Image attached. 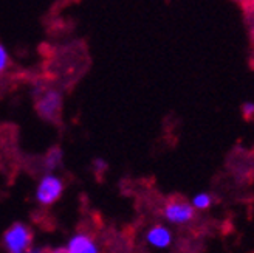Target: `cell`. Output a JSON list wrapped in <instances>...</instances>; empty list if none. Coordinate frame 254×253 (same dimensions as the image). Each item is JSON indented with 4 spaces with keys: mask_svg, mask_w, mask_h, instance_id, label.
<instances>
[{
    "mask_svg": "<svg viewBox=\"0 0 254 253\" xmlns=\"http://www.w3.org/2000/svg\"><path fill=\"white\" fill-rule=\"evenodd\" d=\"M33 95L36 98V112L44 121L58 123L62 113L64 96L53 87H45L42 84H36L33 88Z\"/></svg>",
    "mask_w": 254,
    "mask_h": 253,
    "instance_id": "6da1fadb",
    "label": "cell"
},
{
    "mask_svg": "<svg viewBox=\"0 0 254 253\" xmlns=\"http://www.w3.org/2000/svg\"><path fill=\"white\" fill-rule=\"evenodd\" d=\"M34 235L31 229L23 222L9 225L2 236V246L6 253H27L33 247Z\"/></svg>",
    "mask_w": 254,
    "mask_h": 253,
    "instance_id": "7a4b0ae2",
    "label": "cell"
},
{
    "mask_svg": "<svg viewBox=\"0 0 254 253\" xmlns=\"http://www.w3.org/2000/svg\"><path fill=\"white\" fill-rule=\"evenodd\" d=\"M64 193V182L55 172H45L36 188V200L42 207L55 205L62 197Z\"/></svg>",
    "mask_w": 254,
    "mask_h": 253,
    "instance_id": "3957f363",
    "label": "cell"
},
{
    "mask_svg": "<svg viewBox=\"0 0 254 253\" xmlns=\"http://www.w3.org/2000/svg\"><path fill=\"white\" fill-rule=\"evenodd\" d=\"M163 219L171 225H188L192 222L197 216V211L190 205V202L183 199L169 200L163 207Z\"/></svg>",
    "mask_w": 254,
    "mask_h": 253,
    "instance_id": "277c9868",
    "label": "cell"
},
{
    "mask_svg": "<svg viewBox=\"0 0 254 253\" xmlns=\"http://www.w3.org/2000/svg\"><path fill=\"white\" fill-rule=\"evenodd\" d=\"M172 241H174V236H172L171 229H168V227L163 224L152 225L146 232V243L154 249H160V250L168 249L171 247Z\"/></svg>",
    "mask_w": 254,
    "mask_h": 253,
    "instance_id": "5b68a950",
    "label": "cell"
},
{
    "mask_svg": "<svg viewBox=\"0 0 254 253\" xmlns=\"http://www.w3.org/2000/svg\"><path fill=\"white\" fill-rule=\"evenodd\" d=\"M67 253H99V247L90 235L76 233L65 246Z\"/></svg>",
    "mask_w": 254,
    "mask_h": 253,
    "instance_id": "8992f818",
    "label": "cell"
},
{
    "mask_svg": "<svg viewBox=\"0 0 254 253\" xmlns=\"http://www.w3.org/2000/svg\"><path fill=\"white\" fill-rule=\"evenodd\" d=\"M62 160H64V151L59 146L50 148V151L44 159V167L47 172H55L62 165Z\"/></svg>",
    "mask_w": 254,
    "mask_h": 253,
    "instance_id": "52a82bcc",
    "label": "cell"
},
{
    "mask_svg": "<svg viewBox=\"0 0 254 253\" xmlns=\"http://www.w3.org/2000/svg\"><path fill=\"white\" fill-rule=\"evenodd\" d=\"M190 205L195 211H206L214 205V196L206 191H200L190 199Z\"/></svg>",
    "mask_w": 254,
    "mask_h": 253,
    "instance_id": "ba28073f",
    "label": "cell"
},
{
    "mask_svg": "<svg viewBox=\"0 0 254 253\" xmlns=\"http://www.w3.org/2000/svg\"><path fill=\"white\" fill-rule=\"evenodd\" d=\"M11 66V58H9V53L6 47L0 42V75H3Z\"/></svg>",
    "mask_w": 254,
    "mask_h": 253,
    "instance_id": "9c48e42d",
    "label": "cell"
},
{
    "mask_svg": "<svg viewBox=\"0 0 254 253\" xmlns=\"http://www.w3.org/2000/svg\"><path fill=\"white\" fill-rule=\"evenodd\" d=\"M242 113L245 118H253L254 117V103L251 101H247V103L242 104Z\"/></svg>",
    "mask_w": 254,
    "mask_h": 253,
    "instance_id": "30bf717a",
    "label": "cell"
},
{
    "mask_svg": "<svg viewBox=\"0 0 254 253\" xmlns=\"http://www.w3.org/2000/svg\"><path fill=\"white\" fill-rule=\"evenodd\" d=\"M93 168H95L96 172H103V171L107 169V163L103 159H95L93 160Z\"/></svg>",
    "mask_w": 254,
    "mask_h": 253,
    "instance_id": "8fae6325",
    "label": "cell"
},
{
    "mask_svg": "<svg viewBox=\"0 0 254 253\" xmlns=\"http://www.w3.org/2000/svg\"><path fill=\"white\" fill-rule=\"evenodd\" d=\"M27 253H50V250L44 247H31Z\"/></svg>",
    "mask_w": 254,
    "mask_h": 253,
    "instance_id": "7c38bea8",
    "label": "cell"
},
{
    "mask_svg": "<svg viewBox=\"0 0 254 253\" xmlns=\"http://www.w3.org/2000/svg\"><path fill=\"white\" fill-rule=\"evenodd\" d=\"M50 253H67L65 247H56L53 250H50Z\"/></svg>",
    "mask_w": 254,
    "mask_h": 253,
    "instance_id": "4fadbf2b",
    "label": "cell"
}]
</instances>
